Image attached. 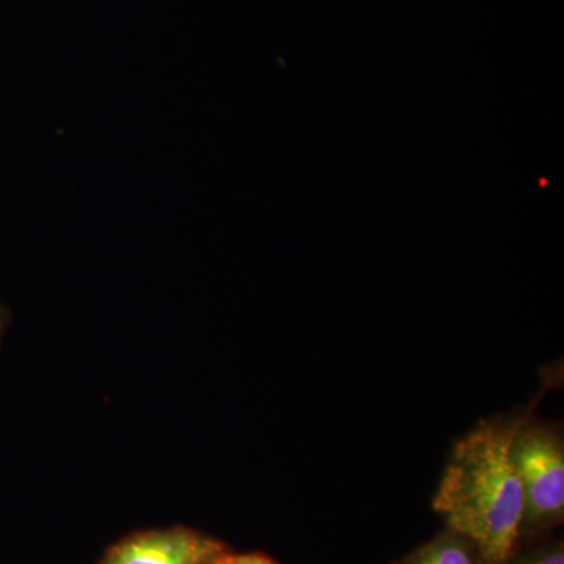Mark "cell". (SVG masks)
<instances>
[{"mask_svg":"<svg viewBox=\"0 0 564 564\" xmlns=\"http://www.w3.org/2000/svg\"><path fill=\"white\" fill-rule=\"evenodd\" d=\"M530 415L478 423L456 443L433 508L474 549L477 564H513L522 540L524 492L513 440Z\"/></svg>","mask_w":564,"mask_h":564,"instance_id":"1","label":"cell"},{"mask_svg":"<svg viewBox=\"0 0 564 564\" xmlns=\"http://www.w3.org/2000/svg\"><path fill=\"white\" fill-rule=\"evenodd\" d=\"M3 326H6V311H3L2 304H0V333L3 332Z\"/></svg>","mask_w":564,"mask_h":564,"instance_id":"7","label":"cell"},{"mask_svg":"<svg viewBox=\"0 0 564 564\" xmlns=\"http://www.w3.org/2000/svg\"><path fill=\"white\" fill-rule=\"evenodd\" d=\"M218 564H280L272 556L252 552V554H229Z\"/></svg>","mask_w":564,"mask_h":564,"instance_id":"5","label":"cell"},{"mask_svg":"<svg viewBox=\"0 0 564 564\" xmlns=\"http://www.w3.org/2000/svg\"><path fill=\"white\" fill-rule=\"evenodd\" d=\"M513 459L522 492V536L547 532L562 524L564 516V445L552 426L529 419L514 434Z\"/></svg>","mask_w":564,"mask_h":564,"instance_id":"2","label":"cell"},{"mask_svg":"<svg viewBox=\"0 0 564 564\" xmlns=\"http://www.w3.org/2000/svg\"><path fill=\"white\" fill-rule=\"evenodd\" d=\"M524 564H564V552L562 545L544 551L543 554L534 556Z\"/></svg>","mask_w":564,"mask_h":564,"instance_id":"6","label":"cell"},{"mask_svg":"<svg viewBox=\"0 0 564 564\" xmlns=\"http://www.w3.org/2000/svg\"><path fill=\"white\" fill-rule=\"evenodd\" d=\"M395 564H477V560L470 544L447 530Z\"/></svg>","mask_w":564,"mask_h":564,"instance_id":"4","label":"cell"},{"mask_svg":"<svg viewBox=\"0 0 564 564\" xmlns=\"http://www.w3.org/2000/svg\"><path fill=\"white\" fill-rule=\"evenodd\" d=\"M229 554L231 549L217 538L177 525L129 534L98 564H218Z\"/></svg>","mask_w":564,"mask_h":564,"instance_id":"3","label":"cell"}]
</instances>
